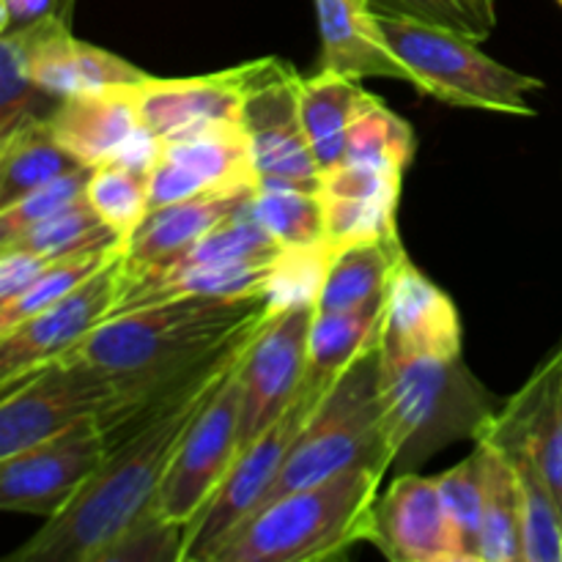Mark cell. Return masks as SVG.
Returning <instances> with one entry per match:
<instances>
[{
	"mask_svg": "<svg viewBox=\"0 0 562 562\" xmlns=\"http://www.w3.org/2000/svg\"><path fill=\"white\" fill-rule=\"evenodd\" d=\"M371 543L393 562H472L439 477L404 472L373 508Z\"/></svg>",
	"mask_w": 562,
	"mask_h": 562,
	"instance_id": "9a60e30c",
	"label": "cell"
},
{
	"mask_svg": "<svg viewBox=\"0 0 562 562\" xmlns=\"http://www.w3.org/2000/svg\"><path fill=\"white\" fill-rule=\"evenodd\" d=\"M329 258H333V247L327 241L313 247L283 250V256L274 263L272 280H269L267 289L269 311L311 305V302L316 305Z\"/></svg>",
	"mask_w": 562,
	"mask_h": 562,
	"instance_id": "74e56055",
	"label": "cell"
},
{
	"mask_svg": "<svg viewBox=\"0 0 562 562\" xmlns=\"http://www.w3.org/2000/svg\"><path fill=\"white\" fill-rule=\"evenodd\" d=\"M316 305L269 311L241 355V448L261 437L300 398L307 376V344Z\"/></svg>",
	"mask_w": 562,
	"mask_h": 562,
	"instance_id": "30bf717a",
	"label": "cell"
},
{
	"mask_svg": "<svg viewBox=\"0 0 562 562\" xmlns=\"http://www.w3.org/2000/svg\"><path fill=\"white\" fill-rule=\"evenodd\" d=\"M269 316V313H267ZM267 316L236 333L162 412L110 448L86 486L5 562H104L110 549L154 510V497L190 423L231 376Z\"/></svg>",
	"mask_w": 562,
	"mask_h": 562,
	"instance_id": "7a4b0ae2",
	"label": "cell"
},
{
	"mask_svg": "<svg viewBox=\"0 0 562 562\" xmlns=\"http://www.w3.org/2000/svg\"><path fill=\"white\" fill-rule=\"evenodd\" d=\"M384 300L346 311H316L307 344V376L302 390L324 398L340 373L351 366L382 335Z\"/></svg>",
	"mask_w": 562,
	"mask_h": 562,
	"instance_id": "d4e9b609",
	"label": "cell"
},
{
	"mask_svg": "<svg viewBox=\"0 0 562 562\" xmlns=\"http://www.w3.org/2000/svg\"><path fill=\"white\" fill-rule=\"evenodd\" d=\"M75 168L80 162L60 146L47 115L25 121L0 140V209Z\"/></svg>",
	"mask_w": 562,
	"mask_h": 562,
	"instance_id": "f1b7e54d",
	"label": "cell"
},
{
	"mask_svg": "<svg viewBox=\"0 0 562 562\" xmlns=\"http://www.w3.org/2000/svg\"><path fill=\"white\" fill-rule=\"evenodd\" d=\"M327 245L333 250L398 234V198L322 195Z\"/></svg>",
	"mask_w": 562,
	"mask_h": 562,
	"instance_id": "d590c367",
	"label": "cell"
},
{
	"mask_svg": "<svg viewBox=\"0 0 562 562\" xmlns=\"http://www.w3.org/2000/svg\"><path fill=\"white\" fill-rule=\"evenodd\" d=\"M492 426L525 445L562 508V346L492 417Z\"/></svg>",
	"mask_w": 562,
	"mask_h": 562,
	"instance_id": "7402d4cb",
	"label": "cell"
},
{
	"mask_svg": "<svg viewBox=\"0 0 562 562\" xmlns=\"http://www.w3.org/2000/svg\"><path fill=\"white\" fill-rule=\"evenodd\" d=\"M267 313V294L154 302L110 316L60 360L113 379V404L97 417L113 448L162 412L220 346Z\"/></svg>",
	"mask_w": 562,
	"mask_h": 562,
	"instance_id": "6da1fadb",
	"label": "cell"
},
{
	"mask_svg": "<svg viewBox=\"0 0 562 562\" xmlns=\"http://www.w3.org/2000/svg\"><path fill=\"white\" fill-rule=\"evenodd\" d=\"M453 525L464 541L472 562H481V508H483V461L481 450H472L464 461L439 475Z\"/></svg>",
	"mask_w": 562,
	"mask_h": 562,
	"instance_id": "f35d334b",
	"label": "cell"
},
{
	"mask_svg": "<svg viewBox=\"0 0 562 562\" xmlns=\"http://www.w3.org/2000/svg\"><path fill=\"white\" fill-rule=\"evenodd\" d=\"M481 434H488L508 453L516 470L521 503V562H562V508L547 477L525 445L499 434L492 420Z\"/></svg>",
	"mask_w": 562,
	"mask_h": 562,
	"instance_id": "83f0119b",
	"label": "cell"
},
{
	"mask_svg": "<svg viewBox=\"0 0 562 562\" xmlns=\"http://www.w3.org/2000/svg\"><path fill=\"white\" fill-rule=\"evenodd\" d=\"M27 69V36L22 27L0 33V140L25 121L47 115L53 102Z\"/></svg>",
	"mask_w": 562,
	"mask_h": 562,
	"instance_id": "e575fe53",
	"label": "cell"
},
{
	"mask_svg": "<svg viewBox=\"0 0 562 562\" xmlns=\"http://www.w3.org/2000/svg\"><path fill=\"white\" fill-rule=\"evenodd\" d=\"M121 256L104 263L64 300L53 302L25 324L0 335V387H9L69 355L77 344H82L93 329L113 316L124 280Z\"/></svg>",
	"mask_w": 562,
	"mask_h": 562,
	"instance_id": "4fadbf2b",
	"label": "cell"
},
{
	"mask_svg": "<svg viewBox=\"0 0 562 562\" xmlns=\"http://www.w3.org/2000/svg\"><path fill=\"white\" fill-rule=\"evenodd\" d=\"M245 64L201 77H151L132 82L143 130L157 140L184 135L198 126L241 119Z\"/></svg>",
	"mask_w": 562,
	"mask_h": 562,
	"instance_id": "e0dca14e",
	"label": "cell"
},
{
	"mask_svg": "<svg viewBox=\"0 0 562 562\" xmlns=\"http://www.w3.org/2000/svg\"><path fill=\"white\" fill-rule=\"evenodd\" d=\"M108 453V434L97 417H86L55 437L5 456L0 459V508L55 519Z\"/></svg>",
	"mask_w": 562,
	"mask_h": 562,
	"instance_id": "9c48e42d",
	"label": "cell"
},
{
	"mask_svg": "<svg viewBox=\"0 0 562 562\" xmlns=\"http://www.w3.org/2000/svg\"><path fill=\"white\" fill-rule=\"evenodd\" d=\"M91 170L93 168H88V165H80V168L69 170V173L58 176V179L31 190L27 195H22L20 201L11 203V206L0 209V241L14 239L16 234L31 228L33 223L60 212L64 206L75 203L77 198L86 195Z\"/></svg>",
	"mask_w": 562,
	"mask_h": 562,
	"instance_id": "ab89813d",
	"label": "cell"
},
{
	"mask_svg": "<svg viewBox=\"0 0 562 562\" xmlns=\"http://www.w3.org/2000/svg\"><path fill=\"white\" fill-rule=\"evenodd\" d=\"M379 27L387 47L409 71V86L426 97L453 108L536 115L530 93L541 91L543 80L494 60L475 38L387 11H379Z\"/></svg>",
	"mask_w": 562,
	"mask_h": 562,
	"instance_id": "8992f818",
	"label": "cell"
},
{
	"mask_svg": "<svg viewBox=\"0 0 562 562\" xmlns=\"http://www.w3.org/2000/svg\"><path fill=\"white\" fill-rule=\"evenodd\" d=\"M316 395L302 390L300 398L289 406L283 417L274 423L269 431L252 439L247 448L239 450L236 461L231 464L228 475L223 477L214 497L209 499L206 508L201 510L192 527L184 536V552L181 562H203L209 552L239 525L245 516L261 505L263 494L269 492L272 481L278 477L291 445L305 428L311 412L318 406Z\"/></svg>",
	"mask_w": 562,
	"mask_h": 562,
	"instance_id": "7c38bea8",
	"label": "cell"
},
{
	"mask_svg": "<svg viewBox=\"0 0 562 562\" xmlns=\"http://www.w3.org/2000/svg\"><path fill=\"white\" fill-rule=\"evenodd\" d=\"M318 36V71L355 77H387V80L409 82L393 49L387 47L379 27V11L371 0H316Z\"/></svg>",
	"mask_w": 562,
	"mask_h": 562,
	"instance_id": "44dd1931",
	"label": "cell"
},
{
	"mask_svg": "<svg viewBox=\"0 0 562 562\" xmlns=\"http://www.w3.org/2000/svg\"><path fill=\"white\" fill-rule=\"evenodd\" d=\"M236 368L190 423L154 497V514L165 525L184 530V536L241 450V387Z\"/></svg>",
	"mask_w": 562,
	"mask_h": 562,
	"instance_id": "ba28073f",
	"label": "cell"
},
{
	"mask_svg": "<svg viewBox=\"0 0 562 562\" xmlns=\"http://www.w3.org/2000/svg\"><path fill=\"white\" fill-rule=\"evenodd\" d=\"M382 398L395 475L417 472L448 445L475 439L499 412L464 357L382 360Z\"/></svg>",
	"mask_w": 562,
	"mask_h": 562,
	"instance_id": "5b68a950",
	"label": "cell"
},
{
	"mask_svg": "<svg viewBox=\"0 0 562 562\" xmlns=\"http://www.w3.org/2000/svg\"><path fill=\"white\" fill-rule=\"evenodd\" d=\"M483 461L481 562H521L519 481L508 453L488 434H477Z\"/></svg>",
	"mask_w": 562,
	"mask_h": 562,
	"instance_id": "4316f807",
	"label": "cell"
},
{
	"mask_svg": "<svg viewBox=\"0 0 562 562\" xmlns=\"http://www.w3.org/2000/svg\"><path fill=\"white\" fill-rule=\"evenodd\" d=\"M558 3H560V5H562V0H558Z\"/></svg>",
	"mask_w": 562,
	"mask_h": 562,
	"instance_id": "7bdbcfd3",
	"label": "cell"
},
{
	"mask_svg": "<svg viewBox=\"0 0 562 562\" xmlns=\"http://www.w3.org/2000/svg\"><path fill=\"white\" fill-rule=\"evenodd\" d=\"M415 148L417 143L412 126L401 115H395L382 99H376L351 124L344 162L373 165V168H390L406 173V168L415 159Z\"/></svg>",
	"mask_w": 562,
	"mask_h": 562,
	"instance_id": "836d02e7",
	"label": "cell"
},
{
	"mask_svg": "<svg viewBox=\"0 0 562 562\" xmlns=\"http://www.w3.org/2000/svg\"><path fill=\"white\" fill-rule=\"evenodd\" d=\"M151 209L217 190L258 187L241 121H217L159 140L151 170Z\"/></svg>",
	"mask_w": 562,
	"mask_h": 562,
	"instance_id": "5bb4252c",
	"label": "cell"
},
{
	"mask_svg": "<svg viewBox=\"0 0 562 562\" xmlns=\"http://www.w3.org/2000/svg\"><path fill=\"white\" fill-rule=\"evenodd\" d=\"M22 31L27 36V69L55 99L93 88L132 86L146 77L121 55L71 36V16H49Z\"/></svg>",
	"mask_w": 562,
	"mask_h": 562,
	"instance_id": "ac0fdd59",
	"label": "cell"
},
{
	"mask_svg": "<svg viewBox=\"0 0 562 562\" xmlns=\"http://www.w3.org/2000/svg\"><path fill=\"white\" fill-rule=\"evenodd\" d=\"M274 261H239V263H203V267L157 272L146 278L121 283L115 313L154 302L184 300V296H258L267 294ZM113 313V316H115Z\"/></svg>",
	"mask_w": 562,
	"mask_h": 562,
	"instance_id": "cb8c5ba5",
	"label": "cell"
},
{
	"mask_svg": "<svg viewBox=\"0 0 562 562\" xmlns=\"http://www.w3.org/2000/svg\"><path fill=\"white\" fill-rule=\"evenodd\" d=\"M252 192H256V187L217 190L151 209L140 228L126 239L124 256H121V278H124L121 283L170 267L195 241H201L214 225L245 206Z\"/></svg>",
	"mask_w": 562,
	"mask_h": 562,
	"instance_id": "d6986e66",
	"label": "cell"
},
{
	"mask_svg": "<svg viewBox=\"0 0 562 562\" xmlns=\"http://www.w3.org/2000/svg\"><path fill=\"white\" fill-rule=\"evenodd\" d=\"M404 256L398 234L333 250L318 289L316 311H346L384 300L395 263Z\"/></svg>",
	"mask_w": 562,
	"mask_h": 562,
	"instance_id": "484cf974",
	"label": "cell"
},
{
	"mask_svg": "<svg viewBox=\"0 0 562 562\" xmlns=\"http://www.w3.org/2000/svg\"><path fill=\"white\" fill-rule=\"evenodd\" d=\"M376 99L379 97L368 93L355 77L318 69L316 75L302 77V126H305L322 176L344 162L351 124Z\"/></svg>",
	"mask_w": 562,
	"mask_h": 562,
	"instance_id": "603a6c76",
	"label": "cell"
},
{
	"mask_svg": "<svg viewBox=\"0 0 562 562\" xmlns=\"http://www.w3.org/2000/svg\"><path fill=\"white\" fill-rule=\"evenodd\" d=\"M47 121L60 146L88 168L119 159L126 143L143 130L132 86L93 88L55 99Z\"/></svg>",
	"mask_w": 562,
	"mask_h": 562,
	"instance_id": "ffe728a7",
	"label": "cell"
},
{
	"mask_svg": "<svg viewBox=\"0 0 562 562\" xmlns=\"http://www.w3.org/2000/svg\"><path fill=\"white\" fill-rule=\"evenodd\" d=\"M302 75L280 58L245 64L241 126L250 140L258 181L322 187V170L302 126Z\"/></svg>",
	"mask_w": 562,
	"mask_h": 562,
	"instance_id": "52a82bcc",
	"label": "cell"
},
{
	"mask_svg": "<svg viewBox=\"0 0 562 562\" xmlns=\"http://www.w3.org/2000/svg\"><path fill=\"white\" fill-rule=\"evenodd\" d=\"M393 459L382 398V349L376 344L357 357L318 401L261 505L340 472H390Z\"/></svg>",
	"mask_w": 562,
	"mask_h": 562,
	"instance_id": "277c9868",
	"label": "cell"
},
{
	"mask_svg": "<svg viewBox=\"0 0 562 562\" xmlns=\"http://www.w3.org/2000/svg\"><path fill=\"white\" fill-rule=\"evenodd\" d=\"M252 212L283 250L327 241L322 187L316 190L291 181H258Z\"/></svg>",
	"mask_w": 562,
	"mask_h": 562,
	"instance_id": "f546056e",
	"label": "cell"
},
{
	"mask_svg": "<svg viewBox=\"0 0 562 562\" xmlns=\"http://www.w3.org/2000/svg\"><path fill=\"white\" fill-rule=\"evenodd\" d=\"M461 318L453 300L434 285L409 256L401 258L384 294L379 349L382 360L461 357Z\"/></svg>",
	"mask_w": 562,
	"mask_h": 562,
	"instance_id": "2e32d148",
	"label": "cell"
},
{
	"mask_svg": "<svg viewBox=\"0 0 562 562\" xmlns=\"http://www.w3.org/2000/svg\"><path fill=\"white\" fill-rule=\"evenodd\" d=\"M121 252H124V245L53 258L49 267L44 269L20 296H14L11 302H3V305H0V335L11 333V329H16L20 324H25L27 318L42 313L44 307H49L53 302L64 300L66 294L80 289L91 274H97L104 263H110L115 256H121Z\"/></svg>",
	"mask_w": 562,
	"mask_h": 562,
	"instance_id": "d6a6232c",
	"label": "cell"
},
{
	"mask_svg": "<svg viewBox=\"0 0 562 562\" xmlns=\"http://www.w3.org/2000/svg\"><path fill=\"white\" fill-rule=\"evenodd\" d=\"M387 472L349 470L258 505L203 562H318L371 543L373 508Z\"/></svg>",
	"mask_w": 562,
	"mask_h": 562,
	"instance_id": "3957f363",
	"label": "cell"
},
{
	"mask_svg": "<svg viewBox=\"0 0 562 562\" xmlns=\"http://www.w3.org/2000/svg\"><path fill=\"white\" fill-rule=\"evenodd\" d=\"M379 11L409 16L428 25L486 42L497 27V0H371Z\"/></svg>",
	"mask_w": 562,
	"mask_h": 562,
	"instance_id": "8d00e7d4",
	"label": "cell"
},
{
	"mask_svg": "<svg viewBox=\"0 0 562 562\" xmlns=\"http://www.w3.org/2000/svg\"><path fill=\"white\" fill-rule=\"evenodd\" d=\"M121 245L113 231L102 223L93 212L91 201L86 195L77 198L75 203L64 206L60 212L38 220L31 228L16 234L14 239L0 241V247H22L44 258L71 256L82 250H104V247Z\"/></svg>",
	"mask_w": 562,
	"mask_h": 562,
	"instance_id": "1f68e13d",
	"label": "cell"
},
{
	"mask_svg": "<svg viewBox=\"0 0 562 562\" xmlns=\"http://www.w3.org/2000/svg\"><path fill=\"white\" fill-rule=\"evenodd\" d=\"M49 261L53 258L36 256L22 247H0V305L20 296L49 267Z\"/></svg>",
	"mask_w": 562,
	"mask_h": 562,
	"instance_id": "60d3db41",
	"label": "cell"
},
{
	"mask_svg": "<svg viewBox=\"0 0 562 562\" xmlns=\"http://www.w3.org/2000/svg\"><path fill=\"white\" fill-rule=\"evenodd\" d=\"M115 398L113 379L82 362L55 360L42 371L3 387L0 398V459L99 417Z\"/></svg>",
	"mask_w": 562,
	"mask_h": 562,
	"instance_id": "8fae6325",
	"label": "cell"
},
{
	"mask_svg": "<svg viewBox=\"0 0 562 562\" xmlns=\"http://www.w3.org/2000/svg\"><path fill=\"white\" fill-rule=\"evenodd\" d=\"M86 198L121 245L143 225L151 212V181L146 168H135L121 159L97 165L88 179Z\"/></svg>",
	"mask_w": 562,
	"mask_h": 562,
	"instance_id": "4dcf8cb0",
	"label": "cell"
},
{
	"mask_svg": "<svg viewBox=\"0 0 562 562\" xmlns=\"http://www.w3.org/2000/svg\"><path fill=\"white\" fill-rule=\"evenodd\" d=\"M75 0H0V33L49 20V16H71Z\"/></svg>",
	"mask_w": 562,
	"mask_h": 562,
	"instance_id": "b9f144b4",
	"label": "cell"
}]
</instances>
